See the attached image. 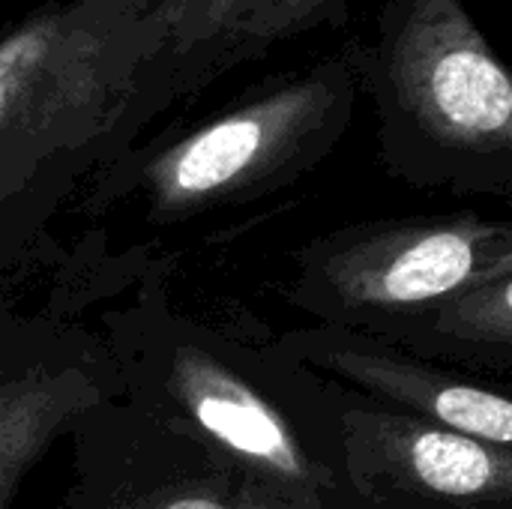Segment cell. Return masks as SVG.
I'll list each match as a JSON object with an SVG mask.
<instances>
[{
    "instance_id": "obj_12",
    "label": "cell",
    "mask_w": 512,
    "mask_h": 509,
    "mask_svg": "<svg viewBox=\"0 0 512 509\" xmlns=\"http://www.w3.org/2000/svg\"><path fill=\"white\" fill-rule=\"evenodd\" d=\"M135 509H312L273 495L249 480L240 483H189L168 486L138 501Z\"/></svg>"
},
{
    "instance_id": "obj_8",
    "label": "cell",
    "mask_w": 512,
    "mask_h": 509,
    "mask_svg": "<svg viewBox=\"0 0 512 509\" xmlns=\"http://www.w3.org/2000/svg\"><path fill=\"white\" fill-rule=\"evenodd\" d=\"M81 387L69 375L24 372L0 378V509L24 471L78 408Z\"/></svg>"
},
{
    "instance_id": "obj_7",
    "label": "cell",
    "mask_w": 512,
    "mask_h": 509,
    "mask_svg": "<svg viewBox=\"0 0 512 509\" xmlns=\"http://www.w3.org/2000/svg\"><path fill=\"white\" fill-rule=\"evenodd\" d=\"M321 363L369 393L408 408L420 420L447 426L495 447L512 444L510 399L492 387H480L423 363H411L399 354L360 345H333L321 354Z\"/></svg>"
},
{
    "instance_id": "obj_6",
    "label": "cell",
    "mask_w": 512,
    "mask_h": 509,
    "mask_svg": "<svg viewBox=\"0 0 512 509\" xmlns=\"http://www.w3.org/2000/svg\"><path fill=\"white\" fill-rule=\"evenodd\" d=\"M348 453L369 486L435 509H507L512 453L399 411H354Z\"/></svg>"
},
{
    "instance_id": "obj_3",
    "label": "cell",
    "mask_w": 512,
    "mask_h": 509,
    "mask_svg": "<svg viewBox=\"0 0 512 509\" xmlns=\"http://www.w3.org/2000/svg\"><path fill=\"white\" fill-rule=\"evenodd\" d=\"M357 90L342 48L267 75L195 126L126 150L108 165L102 192H135L156 222L255 198L297 180L339 144Z\"/></svg>"
},
{
    "instance_id": "obj_11",
    "label": "cell",
    "mask_w": 512,
    "mask_h": 509,
    "mask_svg": "<svg viewBox=\"0 0 512 509\" xmlns=\"http://www.w3.org/2000/svg\"><path fill=\"white\" fill-rule=\"evenodd\" d=\"M351 0H255L228 39L222 54V75L261 60L276 45L321 27H339L348 18Z\"/></svg>"
},
{
    "instance_id": "obj_5",
    "label": "cell",
    "mask_w": 512,
    "mask_h": 509,
    "mask_svg": "<svg viewBox=\"0 0 512 509\" xmlns=\"http://www.w3.org/2000/svg\"><path fill=\"white\" fill-rule=\"evenodd\" d=\"M168 393L189 429L240 468L243 480L321 509L330 477L306 453L282 411L246 378L201 348H180L171 360Z\"/></svg>"
},
{
    "instance_id": "obj_4",
    "label": "cell",
    "mask_w": 512,
    "mask_h": 509,
    "mask_svg": "<svg viewBox=\"0 0 512 509\" xmlns=\"http://www.w3.org/2000/svg\"><path fill=\"white\" fill-rule=\"evenodd\" d=\"M512 267V231L477 213L378 222L321 249L315 276L357 315L426 312L474 279Z\"/></svg>"
},
{
    "instance_id": "obj_1",
    "label": "cell",
    "mask_w": 512,
    "mask_h": 509,
    "mask_svg": "<svg viewBox=\"0 0 512 509\" xmlns=\"http://www.w3.org/2000/svg\"><path fill=\"white\" fill-rule=\"evenodd\" d=\"M165 0H45L0 33V210L108 168L165 96Z\"/></svg>"
},
{
    "instance_id": "obj_9",
    "label": "cell",
    "mask_w": 512,
    "mask_h": 509,
    "mask_svg": "<svg viewBox=\"0 0 512 509\" xmlns=\"http://www.w3.org/2000/svg\"><path fill=\"white\" fill-rule=\"evenodd\" d=\"M255 0H165V96L189 99L222 78V54Z\"/></svg>"
},
{
    "instance_id": "obj_10",
    "label": "cell",
    "mask_w": 512,
    "mask_h": 509,
    "mask_svg": "<svg viewBox=\"0 0 512 509\" xmlns=\"http://www.w3.org/2000/svg\"><path fill=\"white\" fill-rule=\"evenodd\" d=\"M429 315V330L474 348L510 351L512 342V267L492 270L456 294L444 297Z\"/></svg>"
},
{
    "instance_id": "obj_2",
    "label": "cell",
    "mask_w": 512,
    "mask_h": 509,
    "mask_svg": "<svg viewBox=\"0 0 512 509\" xmlns=\"http://www.w3.org/2000/svg\"><path fill=\"white\" fill-rule=\"evenodd\" d=\"M342 54L378 108L396 171L510 180L512 78L465 0H381L375 33L348 39Z\"/></svg>"
}]
</instances>
